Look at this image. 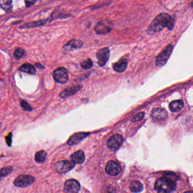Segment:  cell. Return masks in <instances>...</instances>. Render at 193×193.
Wrapping results in <instances>:
<instances>
[{
    "label": "cell",
    "instance_id": "9c48e42d",
    "mask_svg": "<svg viewBox=\"0 0 193 193\" xmlns=\"http://www.w3.org/2000/svg\"><path fill=\"white\" fill-rule=\"evenodd\" d=\"M105 171L110 176H115L120 173L121 167L120 164L114 161H109L106 165Z\"/></svg>",
    "mask_w": 193,
    "mask_h": 193
},
{
    "label": "cell",
    "instance_id": "e0dca14e",
    "mask_svg": "<svg viewBox=\"0 0 193 193\" xmlns=\"http://www.w3.org/2000/svg\"><path fill=\"white\" fill-rule=\"evenodd\" d=\"M127 65V60L126 59H120L113 65V67L116 72L122 73L126 70Z\"/></svg>",
    "mask_w": 193,
    "mask_h": 193
},
{
    "label": "cell",
    "instance_id": "83f0119b",
    "mask_svg": "<svg viewBox=\"0 0 193 193\" xmlns=\"http://www.w3.org/2000/svg\"><path fill=\"white\" fill-rule=\"evenodd\" d=\"M21 106L23 109L25 111H31L32 110V107L29 105V104L25 101H22L21 102Z\"/></svg>",
    "mask_w": 193,
    "mask_h": 193
},
{
    "label": "cell",
    "instance_id": "f546056e",
    "mask_svg": "<svg viewBox=\"0 0 193 193\" xmlns=\"http://www.w3.org/2000/svg\"><path fill=\"white\" fill-rule=\"evenodd\" d=\"M36 2V1H25V5L27 8H29L30 6H32Z\"/></svg>",
    "mask_w": 193,
    "mask_h": 193
},
{
    "label": "cell",
    "instance_id": "7c38bea8",
    "mask_svg": "<svg viewBox=\"0 0 193 193\" xmlns=\"http://www.w3.org/2000/svg\"><path fill=\"white\" fill-rule=\"evenodd\" d=\"M83 42L81 40L73 39L70 40L69 42H67L63 47V53L66 54L73 50H76L80 49L83 46Z\"/></svg>",
    "mask_w": 193,
    "mask_h": 193
},
{
    "label": "cell",
    "instance_id": "cb8c5ba5",
    "mask_svg": "<svg viewBox=\"0 0 193 193\" xmlns=\"http://www.w3.org/2000/svg\"><path fill=\"white\" fill-rule=\"evenodd\" d=\"M13 169L12 167L8 166L6 167H4L0 169V177H4L8 176L12 172H13Z\"/></svg>",
    "mask_w": 193,
    "mask_h": 193
},
{
    "label": "cell",
    "instance_id": "6da1fadb",
    "mask_svg": "<svg viewBox=\"0 0 193 193\" xmlns=\"http://www.w3.org/2000/svg\"><path fill=\"white\" fill-rule=\"evenodd\" d=\"M174 25V21L171 17L167 13H162L156 17L151 22L147 29V34L153 35L161 31L165 27L169 30L172 29Z\"/></svg>",
    "mask_w": 193,
    "mask_h": 193
},
{
    "label": "cell",
    "instance_id": "d4e9b609",
    "mask_svg": "<svg viewBox=\"0 0 193 193\" xmlns=\"http://www.w3.org/2000/svg\"><path fill=\"white\" fill-rule=\"evenodd\" d=\"M25 55V51L21 48H17L14 53V57L17 59H21Z\"/></svg>",
    "mask_w": 193,
    "mask_h": 193
},
{
    "label": "cell",
    "instance_id": "ac0fdd59",
    "mask_svg": "<svg viewBox=\"0 0 193 193\" xmlns=\"http://www.w3.org/2000/svg\"><path fill=\"white\" fill-rule=\"evenodd\" d=\"M184 107V103L182 100L173 101L169 105V108L172 112H177L181 110Z\"/></svg>",
    "mask_w": 193,
    "mask_h": 193
},
{
    "label": "cell",
    "instance_id": "484cf974",
    "mask_svg": "<svg viewBox=\"0 0 193 193\" xmlns=\"http://www.w3.org/2000/svg\"><path fill=\"white\" fill-rule=\"evenodd\" d=\"M93 61L90 59H87L81 63V66L84 70H88L93 67Z\"/></svg>",
    "mask_w": 193,
    "mask_h": 193
},
{
    "label": "cell",
    "instance_id": "ffe728a7",
    "mask_svg": "<svg viewBox=\"0 0 193 193\" xmlns=\"http://www.w3.org/2000/svg\"><path fill=\"white\" fill-rule=\"evenodd\" d=\"M46 20H41L38 21L33 22L29 23H27L24 25H21L19 29H30V28H35L37 27H40L44 25L46 23Z\"/></svg>",
    "mask_w": 193,
    "mask_h": 193
},
{
    "label": "cell",
    "instance_id": "4dcf8cb0",
    "mask_svg": "<svg viewBox=\"0 0 193 193\" xmlns=\"http://www.w3.org/2000/svg\"><path fill=\"white\" fill-rule=\"evenodd\" d=\"M36 66L39 69H45V67L44 66H42V65L40 63H36Z\"/></svg>",
    "mask_w": 193,
    "mask_h": 193
},
{
    "label": "cell",
    "instance_id": "5b68a950",
    "mask_svg": "<svg viewBox=\"0 0 193 193\" xmlns=\"http://www.w3.org/2000/svg\"><path fill=\"white\" fill-rule=\"evenodd\" d=\"M75 164L72 161L62 160L56 163L55 165L56 171L60 174H64L69 172L74 168Z\"/></svg>",
    "mask_w": 193,
    "mask_h": 193
},
{
    "label": "cell",
    "instance_id": "7402d4cb",
    "mask_svg": "<svg viewBox=\"0 0 193 193\" xmlns=\"http://www.w3.org/2000/svg\"><path fill=\"white\" fill-rule=\"evenodd\" d=\"M0 8H2L6 13H10L13 8V1L0 0Z\"/></svg>",
    "mask_w": 193,
    "mask_h": 193
},
{
    "label": "cell",
    "instance_id": "f1b7e54d",
    "mask_svg": "<svg viewBox=\"0 0 193 193\" xmlns=\"http://www.w3.org/2000/svg\"><path fill=\"white\" fill-rule=\"evenodd\" d=\"M12 138H13V134H12V133H9V134L5 137L6 142L7 143V144H8V147H11V146H12Z\"/></svg>",
    "mask_w": 193,
    "mask_h": 193
},
{
    "label": "cell",
    "instance_id": "d6986e66",
    "mask_svg": "<svg viewBox=\"0 0 193 193\" xmlns=\"http://www.w3.org/2000/svg\"><path fill=\"white\" fill-rule=\"evenodd\" d=\"M19 70L21 72H24L28 73L31 75H34L36 74V69L35 68L34 66L30 63H25L23 65H22L21 67H19Z\"/></svg>",
    "mask_w": 193,
    "mask_h": 193
},
{
    "label": "cell",
    "instance_id": "4316f807",
    "mask_svg": "<svg viewBox=\"0 0 193 193\" xmlns=\"http://www.w3.org/2000/svg\"><path fill=\"white\" fill-rule=\"evenodd\" d=\"M144 115H145V113L144 112H140L139 113L137 114L133 118L132 122H136L142 120L143 118L144 117Z\"/></svg>",
    "mask_w": 193,
    "mask_h": 193
},
{
    "label": "cell",
    "instance_id": "3957f363",
    "mask_svg": "<svg viewBox=\"0 0 193 193\" xmlns=\"http://www.w3.org/2000/svg\"><path fill=\"white\" fill-rule=\"evenodd\" d=\"M173 49V46L171 44L168 45L156 57V65L159 67H161L165 65V63H167L169 57L171 56Z\"/></svg>",
    "mask_w": 193,
    "mask_h": 193
},
{
    "label": "cell",
    "instance_id": "52a82bcc",
    "mask_svg": "<svg viewBox=\"0 0 193 193\" xmlns=\"http://www.w3.org/2000/svg\"><path fill=\"white\" fill-rule=\"evenodd\" d=\"M124 138L121 135L115 134L111 137L107 141V146L112 151H116L121 146Z\"/></svg>",
    "mask_w": 193,
    "mask_h": 193
},
{
    "label": "cell",
    "instance_id": "30bf717a",
    "mask_svg": "<svg viewBox=\"0 0 193 193\" xmlns=\"http://www.w3.org/2000/svg\"><path fill=\"white\" fill-rule=\"evenodd\" d=\"M80 183L76 180H67L64 186V193H78L80 190Z\"/></svg>",
    "mask_w": 193,
    "mask_h": 193
},
{
    "label": "cell",
    "instance_id": "9a60e30c",
    "mask_svg": "<svg viewBox=\"0 0 193 193\" xmlns=\"http://www.w3.org/2000/svg\"><path fill=\"white\" fill-rule=\"evenodd\" d=\"M82 88L81 86H74L70 87L64 90L63 91L59 93V96L61 98H66L68 97L73 96L76 93H78Z\"/></svg>",
    "mask_w": 193,
    "mask_h": 193
},
{
    "label": "cell",
    "instance_id": "8992f818",
    "mask_svg": "<svg viewBox=\"0 0 193 193\" xmlns=\"http://www.w3.org/2000/svg\"><path fill=\"white\" fill-rule=\"evenodd\" d=\"M54 80L59 83H65L69 80V74L65 68L60 67L56 69L53 73Z\"/></svg>",
    "mask_w": 193,
    "mask_h": 193
},
{
    "label": "cell",
    "instance_id": "603a6c76",
    "mask_svg": "<svg viewBox=\"0 0 193 193\" xmlns=\"http://www.w3.org/2000/svg\"><path fill=\"white\" fill-rule=\"evenodd\" d=\"M130 189L132 192L140 193L143 190V185L139 181H133L130 183Z\"/></svg>",
    "mask_w": 193,
    "mask_h": 193
},
{
    "label": "cell",
    "instance_id": "2e32d148",
    "mask_svg": "<svg viewBox=\"0 0 193 193\" xmlns=\"http://www.w3.org/2000/svg\"><path fill=\"white\" fill-rule=\"evenodd\" d=\"M70 159L74 164H82L85 160L84 152L81 150L76 151L72 154Z\"/></svg>",
    "mask_w": 193,
    "mask_h": 193
},
{
    "label": "cell",
    "instance_id": "8fae6325",
    "mask_svg": "<svg viewBox=\"0 0 193 193\" xmlns=\"http://www.w3.org/2000/svg\"><path fill=\"white\" fill-rule=\"evenodd\" d=\"M112 29V23L108 21H102L96 25L95 30L96 34L104 35L109 32Z\"/></svg>",
    "mask_w": 193,
    "mask_h": 193
},
{
    "label": "cell",
    "instance_id": "5bb4252c",
    "mask_svg": "<svg viewBox=\"0 0 193 193\" xmlns=\"http://www.w3.org/2000/svg\"><path fill=\"white\" fill-rule=\"evenodd\" d=\"M89 134L90 133H84V132H80V133L74 134L72 135L69 139V140L67 141V144H69V146H73L76 144H78L80 141H82L83 139L87 137Z\"/></svg>",
    "mask_w": 193,
    "mask_h": 193
},
{
    "label": "cell",
    "instance_id": "1f68e13d",
    "mask_svg": "<svg viewBox=\"0 0 193 193\" xmlns=\"http://www.w3.org/2000/svg\"><path fill=\"white\" fill-rule=\"evenodd\" d=\"M184 193H193V191H186Z\"/></svg>",
    "mask_w": 193,
    "mask_h": 193
},
{
    "label": "cell",
    "instance_id": "d6a6232c",
    "mask_svg": "<svg viewBox=\"0 0 193 193\" xmlns=\"http://www.w3.org/2000/svg\"><path fill=\"white\" fill-rule=\"evenodd\" d=\"M0 127H1V123H0Z\"/></svg>",
    "mask_w": 193,
    "mask_h": 193
},
{
    "label": "cell",
    "instance_id": "7a4b0ae2",
    "mask_svg": "<svg viewBox=\"0 0 193 193\" xmlns=\"http://www.w3.org/2000/svg\"><path fill=\"white\" fill-rule=\"evenodd\" d=\"M176 187L174 180L168 176L159 178L155 184V189L157 193H171L174 191Z\"/></svg>",
    "mask_w": 193,
    "mask_h": 193
},
{
    "label": "cell",
    "instance_id": "277c9868",
    "mask_svg": "<svg viewBox=\"0 0 193 193\" xmlns=\"http://www.w3.org/2000/svg\"><path fill=\"white\" fill-rule=\"evenodd\" d=\"M35 181V178L30 175H21L18 177L14 181V184L18 188H27L32 185Z\"/></svg>",
    "mask_w": 193,
    "mask_h": 193
},
{
    "label": "cell",
    "instance_id": "44dd1931",
    "mask_svg": "<svg viewBox=\"0 0 193 193\" xmlns=\"http://www.w3.org/2000/svg\"><path fill=\"white\" fill-rule=\"evenodd\" d=\"M46 156L47 154L46 151L44 150L38 151L35 154V160L38 163L42 164L46 161Z\"/></svg>",
    "mask_w": 193,
    "mask_h": 193
},
{
    "label": "cell",
    "instance_id": "4fadbf2b",
    "mask_svg": "<svg viewBox=\"0 0 193 193\" xmlns=\"http://www.w3.org/2000/svg\"><path fill=\"white\" fill-rule=\"evenodd\" d=\"M152 117L154 121L161 122L167 120L168 113L164 109L156 108L152 111Z\"/></svg>",
    "mask_w": 193,
    "mask_h": 193
},
{
    "label": "cell",
    "instance_id": "836d02e7",
    "mask_svg": "<svg viewBox=\"0 0 193 193\" xmlns=\"http://www.w3.org/2000/svg\"><path fill=\"white\" fill-rule=\"evenodd\" d=\"M0 181H1V180H0Z\"/></svg>",
    "mask_w": 193,
    "mask_h": 193
},
{
    "label": "cell",
    "instance_id": "ba28073f",
    "mask_svg": "<svg viewBox=\"0 0 193 193\" xmlns=\"http://www.w3.org/2000/svg\"><path fill=\"white\" fill-rule=\"evenodd\" d=\"M110 56V51L108 48H103L99 50L96 53V57L99 65L102 67L108 62Z\"/></svg>",
    "mask_w": 193,
    "mask_h": 193
}]
</instances>
